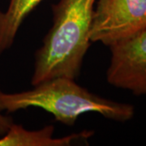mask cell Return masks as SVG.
Wrapping results in <instances>:
<instances>
[{
    "mask_svg": "<svg viewBox=\"0 0 146 146\" xmlns=\"http://www.w3.org/2000/svg\"><path fill=\"white\" fill-rule=\"evenodd\" d=\"M96 1L59 0L52 6V27L35 54L33 86L55 77L78 76L91 42Z\"/></svg>",
    "mask_w": 146,
    "mask_h": 146,
    "instance_id": "cell-1",
    "label": "cell"
},
{
    "mask_svg": "<svg viewBox=\"0 0 146 146\" xmlns=\"http://www.w3.org/2000/svg\"><path fill=\"white\" fill-rule=\"evenodd\" d=\"M29 107L44 110L68 126L74 125L80 115L88 112L122 123L131 119L135 114L132 105L103 98L65 76L42 81L28 91L14 94L0 91V111L11 113Z\"/></svg>",
    "mask_w": 146,
    "mask_h": 146,
    "instance_id": "cell-2",
    "label": "cell"
},
{
    "mask_svg": "<svg viewBox=\"0 0 146 146\" xmlns=\"http://www.w3.org/2000/svg\"><path fill=\"white\" fill-rule=\"evenodd\" d=\"M146 29V0H97L90 41L110 47Z\"/></svg>",
    "mask_w": 146,
    "mask_h": 146,
    "instance_id": "cell-3",
    "label": "cell"
},
{
    "mask_svg": "<svg viewBox=\"0 0 146 146\" xmlns=\"http://www.w3.org/2000/svg\"><path fill=\"white\" fill-rule=\"evenodd\" d=\"M110 49L108 83L137 96L146 95V29Z\"/></svg>",
    "mask_w": 146,
    "mask_h": 146,
    "instance_id": "cell-4",
    "label": "cell"
},
{
    "mask_svg": "<svg viewBox=\"0 0 146 146\" xmlns=\"http://www.w3.org/2000/svg\"><path fill=\"white\" fill-rule=\"evenodd\" d=\"M43 0H10L4 11H0V55L15 41L24 21Z\"/></svg>",
    "mask_w": 146,
    "mask_h": 146,
    "instance_id": "cell-5",
    "label": "cell"
},
{
    "mask_svg": "<svg viewBox=\"0 0 146 146\" xmlns=\"http://www.w3.org/2000/svg\"><path fill=\"white\" fill-rule=\"evenodd\" d=\"M31 142L30 131L23 126L13 123L9 131L0 138V146H28Z\"/></svg>",
    "mask_w": 146,
    "mask_h": 146,
    "instance_id": "cell-6",
    "label": "cell"
},
{
    "mask_svg": "<svg viewBox=\"0 0 146 146\" xmlns=\"http://www.w3.org/2000/svg\"><path fill=\"white\" fill-rule=\"evenodd\" d=\"M14 123L12 120L5 115H2L0 111V136H4L6 133L9 131L10 127Z\"/></svg>",
    "mask_w": 146,
    "mask_h": 146,
    "instance_id": "cell-7",
    "label": "cell"
}]
</instances>
